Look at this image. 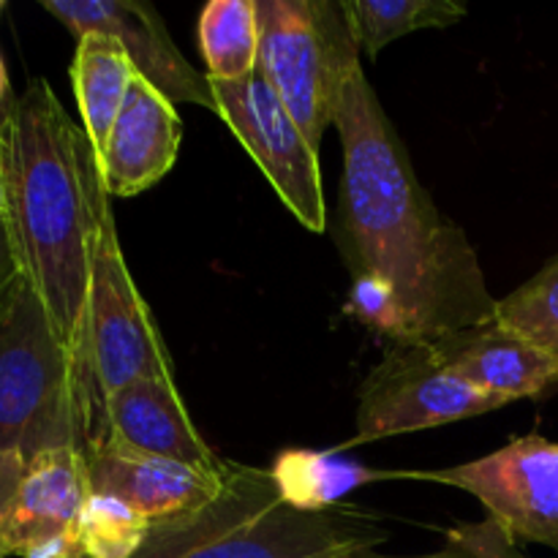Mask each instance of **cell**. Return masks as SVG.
Masks as SVG:
<instances>
[{
  "mask_svg": "<svg viewBox=\"0 0 558 558\" xmlns=\"http://www.w3.org/2000/svg\"><path fill=\"white\" fill-rule=\"evenodd\" d=\"M41 9L63 22L76 38L109 36L125 49L136 74L172 104H196L216 112L207 74H199L174 47L153 5L140 0H41Z\"/></svg>",
  "mask_w": 558,
  "mask_h": 558,
  "instance_id": "30bf717a",
  "label": "cell"
},
{
  "mask_svg": "<svg viewBox=\"0 0 558 558\" xmlns=\"http://www.w3.org/2000/svg\"><path fill=\"white\" fill-rule=\"evenodd\" d=\"M0 145H3V136H0ZM0 172H3V156H0Z\"/></svg>",
  "mask_w": 558,
  "mask_h": 558,
  "instance_id": "4316f807",
  "label": "cell"
},
{
  "mask_svg": "<svg viewBox=\"0 0 558 558\" xmlns=\"http://www.w3.org/2000/svg\"><path fill=\"white\" fill-rule=\"evenodd\" d=\"M496 322L558 360V256L496 303Z\"/></svg>",
  "mask_w": 558,
  "mask_h": 558,
  "instance_id": "ffe728a7",
  "label": "cell"
},
{
  "mask_svg": "<svg viewBox=\"0 0 558 558\" xmlns=\"http://www.w3.org/2000/svg\"><path fill=\"white\" fill-rule=\"evenodd\" d=\"M387 537L349 507L292 505L267 469L223 461L218 490L180 515L150 523L131 558H338Z\"/></svg>",
  "mask_w": 558,
  "mask_h": 558,
  "instance_id": "3957f363",
  "label": "cell"
},
{
  "mask_svg": "<svg viewBox=\"0 0 558 558\" xmlns=\"http://www.w3.org/2000/svg\"><path fill=\"white\" fill-rule=\"evenodd\" d=\"M259 74L319 153L338 82L360 60L343 0H256Z\"/></svg>",
  "mask_w": 558,
  "mask_h": 558,
  "instance_id": "5b68a950",
  "label": "cell"
},
{
  "mask_svg": "<svg viewBox=\"0 0 558 558\" xmlns=\"http://www.w3.org/2000/svg\"><path fill=\"white\" fill-rule=\"evenodd\" d=\"M136 76L140 74L134 63L114 38L98 36V33L76 38L71 85H74L76 107L82 114V131L96 153V161L104 156L109 131Z\"/></svg>",
  "mask_w": 558,
  "mask_h": 558,
  "instance_id": "2e32d148",
  "label": "cell"
},
{
  "mask_svg": "<svg viewBox=\"0 0 558 558\" xmlns=\"http://www.w3.org/2000/svg\"><path fill=\"white\" fill-rule=\"evenodd\" d=\"M104 436L147 456L169 458L199 472L218 474L223 461L191 423L174 379H136L109 392L101 403Z\"/></svg>",
  "mask_w": 558,
  "mask_h": 558,
  "instance_id": "4fadbf2b",
  "label": "cell"
},
{
  "mask_svg": "<svg viewBox=\"0 0 558 558\" xmlns=\"http://www.w3.org/2000/svg\"><path fill=\"white\" fill-rule=\"evenodd\" d=\"M16 98L11 96V82H9V71H5L3 54H0V136H3V125L9 120L11 107H14Z\"/></svg>",
  "mask_w": 558,
  "mask_h": 558,
  "instance_id": "484cf974",
  "label": "cell"
},
{
  "mask_svg": "<svg viewBox=\"0 0 558 558\" xmlns=\"http://www.w3.org/2000/svg\"><path fill=\"white\" fill-rule=\"evenodd\" d=\"M22 558H85V554H82L76 534H71V537L54 539V543L41 545V548L31 550V554L22 556Z\"/></svg>",
  "mask_w": 558,
  "mask_h": 558,
  "instance_id": "d4e9b609",
  "label": "cell"
},
{
  "mask_svg": "<svg viewBox=\"0 0 558 558\" xmlns=\"http://www.w3.org/2000/svg\"><path fill=\"white\" fill-rule=\"evenodd\" d=\"M27 461L16 452L0 450V539H3L5 521H9V512L14 507L16 494H20L22 477H25ZM0 558L3 556V548H0Z\"/></svg>",
  "mask_w": 558,
  "mask_h": 558,
  "instance_id": "603a6c76",
  "label": "cell"
},
{
  "mask_svg": "<svg viewBox=\"0 0 558 558\" xmlns=\"http://www.w3.org/2000/svg\"><path fill=\"white\" fill-rule=\"evenodd\" d=\"M90 494L112 496L156 523L205 505L221 483V472L207 474L169 458L147 456L112 436H101L85 452Z\"/></svg>",
  "mask_w": 558,
  "mask_h": 558,
  "instance_id": "8fae6325",
  "label": "cell"
},
{
  "mask_svg": "<svg viewBox=\"0 0 558 558\" xmlns=\"http://www.w3.org/2000/svg\"><path fill=\"white\" fill-rule=\"evenodd\" d=\"M338 558H526L518 550V543L494 521L488 518L485 523L474 526H458L447 534V545L439 554L428 556H381L374 548L352 550Z\"/></svg>",
  "mask_w": 558,
  "mask_h": 558,
  "instance_id": "7402d4cb",
  "label": "cell"
},
{
  "mask_svg": "<svg viewBox=\"0 0 558 558\" xmlns=\"http://www.w3.org/2000/svg\"><path fill=\"white\" fill-rule=\"evenodd\" d=\"M270 472L287 494V499L311 512L338 507L343 496L365 483L403 477V472H374V469H365L360 463L347 461V458H338L336 452L311 450L283 452Z\"/></svg>",
  "mask_w": 558,
  "mask_h": 558,
  "instance_id": "e0dca14e",
  "label": "cell"
},
{
  "mask_svg": "<svg viewBox=\"0 0 558 558\" xmlns=\"http://www.w3.org/2000/svg\"><path fill=\"white\" fill-rule=\"evenodd\" d=\"M338 245L354 278L349 314L392 343H436L496 319L480 256L434 205L363 63L338 82Z\"/></svg>",
  "mask_w": 558,
  "mask_h": 558,
  "instance_id": "6da1fadb",
  "label": "cell"
},
{
  "mask_svg": "<svg viewBox=\"0 0 558 558\" xmlns=\"http://www.w3.org/2000/svg\"><path fill=\"white\" fill-rule=\"evenodd\" d=\"M343 9L360 52L371 58L409 33L450 27L466 14V5L452 0H343Z\"/></svg>",
  "mask_w": 558,
  "mask_h": 558,
  "instance_id": "d6986e66",
  "label": "cell"
},
{
  "mask_svg": "<svg viewBox=\"0 0 558 558\" xmlns=\"http://www.w3.org/2000/svg\"><path fill=\"white\" fill-rule=\"evenodd\" d=\"M403 477L452 485L477 496L518 545L537 543L558 554V445L543 436H518L501 450L461 466L403 472Z\"/></svg>",
  "mask_w": 558,
  "mask_h": 558,
  "instance_id": "9c48e42d",
  "label": "cell"
},
{
  "mask_svg": "<svg viewBox=\"0 0 558 558\" xmlns=\"http://www.w3.org/2000/svg\"><path fill=\"white\" fill-rule=\"evenodd\" d=\"M441 363L477 390L512 403L558 390V360L499 322L466 327L430 343Z\"/></svg>",
  "mask_w": 558,
  "mask_h": 558,
  "instance_id": "5bb4252c",
  "label": "cell"
},
{
  "mask_svg": "<svg viewBox=\"0 0 558 558\" xmlns=\"http://www.w3.org/2000/svg\"><path fill=\"white\" fill-rule=\"evenodd\" d=\"M85 354L101 403L129 381L174 379L172 354L120 251L112 196L104 178L93 232Z\"/></svg>",
  "mask_w": 558,
  "mask_h": 558,
  "instance_id": "8992f818",
  "label": "cell"
},
{
  "mask_svg": "<svg viewBox=\"0 0 558 558\" xmlns=\"http://www.w3.org/2000/svg\"><path fill=\"white\" fill-rule=\"evenodd\" d=\"M87 496L85 452L65 447L27 461L0 539L3 556H27L41 545L76 534Z\"/></svg>",
  "mask_w": 558,
  "mask_h": 558,
  "instance_id": "9a60e30c",
  "label": "cell"
},
{
  "mask_svg": "<svg viewBox=\"0 0 558 558\" xmlns=\"http://www.w3.org/2000/svg\"><path fill=\"white\" fill-rule=\"evenodd\" d=\"M150 521L112 496L90 494L82 510L76 539L85 558H131L145 543Z\"/></svg>",
  "mask_w": 558,
  "mask_h": 558,
  "instance_id": "44dd1931",
  "label": "cell"
},
{
  "mask_svg": "<svg viewBox=\"0 0 558 558\" xmlns=\"http://www.w3.org/2000/svg\"><path fill=\"white\" fill-rule=\"evenodd\" d=\"M216 114L232 129L256 167L265 172L283 205L311 232H325L327 205L322 191L319 153L305 140L298 120L289 114L265 76L238 82H210Z\"/></svg>",
  "mask_w": 558,
  "mask_h": 558,
  "instance_id": "ba28073f",
  "label": "cell"
},
{
  "mask_svg": "<svg viewBox=\"0 0 558 558\" xmlns=\"http://www.w3.org/2000/svg\"><path fill=\"white\" fill-rule=\"evenodd\" d=\"M3 11H5V3H3V0H0V14H3Z\"/></svg>",
  "mask_w": 558,
  "mask_h": 558,
  "instance_id": "83f0119b",
  "label": "cell"
},
{
  "mask_svg": "<svg viewBox=\"0 0 558 558\" xmlns=\"http://www.w3.org/2000/svg\"><path fill=\"white\" fill-rule=\"evenodd\" d=\"M507 407L447 368L430 343H392L360 390L357 445L439 428Z\"/></svg>",
  "mask_w": 558,
  "mask_h": 558,
  "instance_id": "52a82bcc",
  "label": "cell"
},
{
  "mask_svg": "<svg viewBox=\"0 0 558 558\" xmlns=\"http://www.w3.org/2000/svg\"><path fill=\"white\" fill-rule=\"evenodd\" d=\"M104 436L101 396L20 278L0 305V450L87 452Z\"/></svg>",
  "mask_w": 558,
  "mask_h": 558,
  "instance_id": "277c9868",
  "label": "cell"
},
{
  "mask_svg": "<svg viewBox=\"0 0 558 558\" xmlns=\"http://www.w3.org/2000/svg\"><path fill=\"white\" fill-rule=\"evenodd\" d=\"M183 123L167 96L136 76L98 158L109 196H136L156 185L178 161Z\"/></svg>",
  "mask_w": 558,
  "mask_h": 558,
  "instance_id": "7c38bea8",
  "label": "cell"
},
{
  "mask_svg": "<svg viewBox=\"0 0 558 558\" xmlns=\"http://www.w3.org/2000/svg\"><path fill=\"white\" fill-rule=\"evenodd\" d=\"M199 49L210 82H238L259 69L256 0H210L199 16Z\"/></svg>",
  "mask_w": 558,
  "mask_h": 558,
  "instance_id": "ac0fdd59",
  "label": "cell"
},
{
  "mask_svg": "<svg viewBox=\"0 0 558 558\" xmlns=\"http://www.w3.org/2000/svg\"><path fill=\"white\" fill-rule=\"evenodd\" d=\"M20 278L22 272H20V265H16L14 248H11L9 229H5L3 216H0V305H3V300L9 298L11 289L20 283Z\"/></svg>",
  "mask_w": 558,
  "mask_h": 558,
  "instance_id": "cb8c5ba5",
  "label": "cell"
},
{
  "mask_svg": "<svg viewBox=\"0 0 558 558\" xmlns=\"http://www.w3.org/2000/svg\"><path fill=\"white\" fill-rule=\"evenodd\" d=\"M0 156L3 221L16 265L60 341L90 374L87 294L101 191L96 153L49 82L38 76L11 107Z\"/></svg>",
  "mask_w": 558,
  "mask_h": 558,
  "instance_id": "7a4b0ae2",
  "label": "cell"
}]
</instances>
